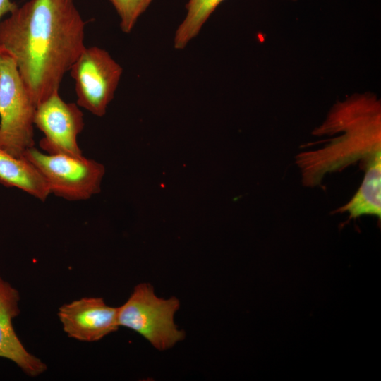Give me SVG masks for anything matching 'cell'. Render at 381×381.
I'll list each match as a JSON object with an SVG mask.
<instances>
[{"label":"cell","instance_id":"cell-9","mask_svg":"<svg viewBox=\"0 0 381 381\" xmlns=\"http://www.w3.org/2000/svg\"><path fill=\"white\" fill-rule=\"evenodd\" d=\"M19 301L18 291L0 277V357L16 363L26 375L37 377L47 367L25 348L14 330L13 320L20 313Z\"/></svg>","mask_w":381,"mask_h":381},{"label":"cell","instance_id":"cell-12","mask_svg":"<svg viewBox=\"0 0 381 381\" xmlns=\"http://www.w3.org/2000/svg\"><path fill=\"white\" fill-rule=\"evenodd\" d=\"M224 0H188L186 16L177 28L174 47L183 49L200 32L202 27L217 6Z\"/></svg>","mask_w":381,"mask_h":381},{"label":"cell","instance_id":"cell-1","mask_svg":"<svg viewBox=\"0 0 381 381\" xmlns=\"http://www.w3.org/2000/svg\"><path fill=\"white\" fill-rule=\"evenodd\" d=\"M85 22L73 0H29L0 22V47L38 105L59 92L80 53Z\"/></svg>","mask_w":381,"mask_h":381},{"label":"cell","instance_id":"cell-15","mask_svg":"<svg viewBox=\"0 0 381 381\" xmlns=\"http://www.w3.org/2000/svg\"><path fill=\"white\" fill-rule=\"evenodd\" d=\"M291 1H296V0H291Z\"/></svg>","mask_w":381,"mask_h":381},{"label":"cell","instance_id":"cell-6","mask_svg":"<svg viewBox=\"0 0 381 381\" xmlns=\"http://www.w3.org/2000/svg\"><path fill=\"white\" fill-rule=\"evenodd\" d=\"M69 71L76 104L96 116L105 115L123 73L120 64L105 49L85 47Z\"/></svg>","mask_w":381,"mask_h":381},{"label":"cell","instance_id":"cell-13","mask_svg":"<svg viewBox=\"0 0 381 381\" xmlns=\"http://www.w3.org/2000/svg\"><path fill=\"white\" fill-rule=\"evenodd\" d=\"M154 0H109L120 18L123 32L130 33L139 17L148 8Z\"/></svg>","mask_w":381,"mask_h":381},{"label":"cell","instance_id":"cell-8","mask_svg":"<svg viewBox=\"0 0 381 381\" xmlns=\"http://www.w3.org/2000/svg\"><path fill=\"white\" fill-rule=\"evenodd\" d=\"M117 312L102 298L83 297L60 306L58 317L69 337L93 342L118 329Z\"/></svg>","mask_w":381,"mask_h":381},{"label":"cell","instance_id":"cell-2","mask_svg":"<svg viewBox=\"0 0 381 381\" xmlns=\"http://www.w3.org/2000/svg\"><path fill=\"white\" fill-rule=\"evenodd\" d=\"M323 124L343 133L317 152L297 156L305 186H317L326 172L337 170L362 157L368 159L381 151L380 101L373 93H356L338 102Z\"/></svg>","mask_w":381,"mask_h":381},{"label":"cell","instance_id":"cell-4","mask_svg":"<svg viewBox=\"0 0 381 381\" xmlns=\"http://www.w3.org/2000/svg\"><path fill=\"white\" fill-rule=\"evenodd\" d=\"M179 307L176 298H159L150 284L140 283L135 286L128 300L118 307V323L119 327L142 335L157 349L164 351L185 337L174 320Z\"/></svg>","mask_w":381,"mask_h":381},{"label":"cell","instance_id":"cell-7","mask_svg":"<svg viewBox=\"0 0 381 381\" xmlns=\"http://www.w3.org/2000/svg\"><path fill=\"white\" fill-rule=\"evenodd\" d=\"M34 124L43 133L39 145L47 154L81 157L78 136L83 130V113L76 103L66 102L56 92L40 102Z\"/></svg>","mask_w":381,"mask_h":381},{"label":"cell","instance_id":"cell-3","mask_svg":"<svg viewBox=\"0 0 381 381\" xmlns=\"http://www.w3.org/2000/svg\"><path fill=\"white\" fill-rule=\"evenodd\" d=\"M16 61L0 47V147L17 157L35 146L34 119L37 109Z\"/></svg>","mask_w":381,"mask_h":381},{"label":"cell","instance_id":"cell-5","mask_svg":"<svg viewBox=\"0 0 381 381\" xmlns=\"http://www.w3.org/2000/svg\"><path fill=\"white\" fill-rule=\"evenodd\" d=\"M23 157L29 161L46 181L50 194L68 201L90 199L101 190L104 166L84 156L47 154L34 147Z\"/></svg>","mask_w":381,"mask_h":381},{"label":"cell","instance_id":"cell-14","mask_svg":"<svg viewBox=\"0 0 381 381\" xmlns=\"http://www.w3.org/2000/svg\"><path fill=\"white\" fill-rule=\"evenodd\" d=\"M17 7V4L11 0H0V22L4 16L11 13Z\"/></svg>","mask_w":381,"mask_h":381},{"label":"cell","instance_id":"cell-10","mask_svg":"<svg viewBox=\"0 0 381 381\" xmlns=\"http://www.w3.org/2000/svg\"><path fill=\"white\" fill-rule=\"evenodd\" d=\"M0 183L18 188L42 202L50 195L44 178L29 161L13 156L1 147Z\"/></svg>","mask_w":381,"mask_h":381},{"label":"cell","instance_id":"cell-11","mask_svg":"<svg viewBox=\"0 0 381 381\" xmlns=\"http://www.w3.org/2000/svg\"><path fill=\"white\" fill-rule=\"evenodd\" d=\"M365 164L363 181L352 199L336 212L349 213V219L364 214L381 215V152L371 156Z\"/></svg>","mask_w":381,"mask_h":381}]
</instances>
